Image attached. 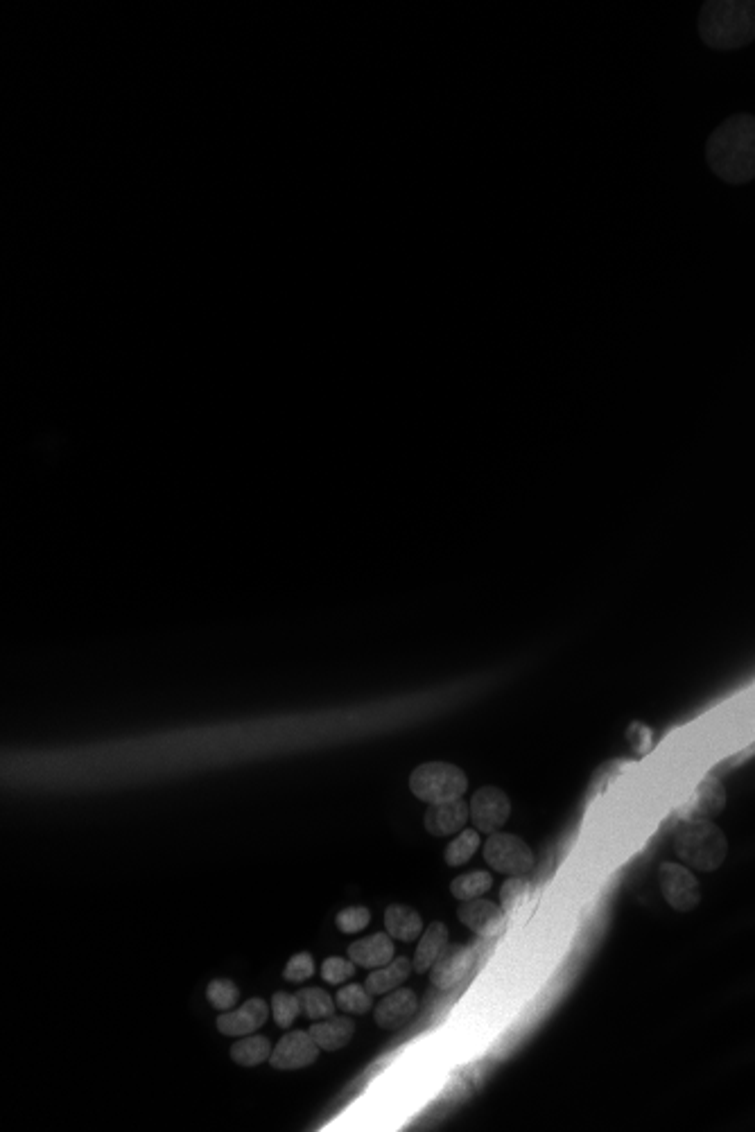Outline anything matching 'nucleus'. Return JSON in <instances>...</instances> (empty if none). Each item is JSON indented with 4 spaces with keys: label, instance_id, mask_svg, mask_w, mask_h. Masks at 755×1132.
<instances>
[{
    "label": "nucleus",
    "instance_id": "obj_1",
    "mask_svg": "<svg viewBox=\"0 0 755 1132\" xmlns=\"http://www.w3.org/2000/svg\"><path fill=\"white\" fill-rule=\"evenodd\" d=\"M710 170L726 184H749L755 179V116L737 113L726 118L706 145Z\"/></svg>",
    "mask_w": 755,
    "mask_h": 1132
},
{
    "label": "nucleus",
    "instance_id": "obj_2",
    "mask_svg": "<svg viewBox=\"0 0 755 1132\" xmlns=\"http://www.w3.org/2000/svg\"><path fill=\"white\" fill-rule=\"evenodd\" d=\"M699 34L715 50H735L755 39V0H708L701 5Z\"/></svg>",
    "mask_w": 755,
    "mask_h": 1132
},
{
    "label": "nucleus",
    "instance_id": "obj_3",
    "mask_svg": "<svg viewBox=\"0 0 755 1132\" xmlns=\"http://www.w3.org/2000/svg\"><path fill=\"white\" fill-rule=\"evenodd\" d=\"M676 855H679L685 864L710 873L724 864L726 857V839L724 832L719 830L715 823L708 818H697V821L685 823L674 839Z\"/></svg>",
    "mask_w": 755,
    "mask_h": 1132
},
{
    "label": "nucleus",
    "instance_id": "obj_4",
    "mask_svg": "<svg viewBox=\"0 0 755 1132\" xmlns=\"http://www.w3.org/2000/svg\"><path fill=\"white\" fill-rule=\"evenodd\" d=\"M412 794L428 805L464 798L468 789L466 773L448 762H425L410 776Z\"/></svg>",
    "mask_w": 755,
    "mask_h": 1132
},
{
    "label": "nucleus",
    "instance_id": "obj_5",
    "mask_svg": "<svg viewBox=\"0 0 755 1132\" xmlns=\"http://www.w3.org/2000/svg\"><path fill=\"white\" fill-rule=\"evenodd\" d=\"M484 859L502 875H527L534 868V852L514 834L493 832L484 843Z\"/></svg>",
    "mask_w": 755,
    "mask_h": 1132
},
{
    "label": "nucleus",
    "instance_id": "obj_6",
    "mask_svg": "<svg viewBox=\"0 0 755 1132\" xmlns=\"http://www.w3.org/2000/svg\"><path fill=\"white\" fill-rule=\"evenodd\" d=\"M468 809H471V821L475 825V830L484 834H493L500 832L502 825L509 821L511 800L505 791L489 785L475 791L471 803H468Z\"/></svg>",
    "mask_w": 755,
    "mask_h": 1132
},
{
    "label": "nucleus",
    "instance_id": "obj_7",
    "mask_svg": "<svg viewBox=\"0 0 755 1132\" xmlns=\"http://www.w3.org/2000/svg\"><path fill=\"white\" fill-rule=\"evenodd\" d=\"M658 879H661L663 895L672 909L692 911L699 904L701 900L699 882L688 868L667 861V864H663L661 870H658Z\"/></svg>",
    "mask_w": 755,
    "mask_h": 1132
},
{
    "label": "nucleus",
    "instance_id": "obj_8",
    "mask_svg": "<svg viewBox=\"0 0 755 1132\" xmlns=\"http://www.w3.org/2000/svg\"><path fill=\"white\" fill-rule=\"evenodd\" d=\"M319 1044L315 1042L310 1033L303 1031H290L285 1038L276 1044V1049L269 1056V1062L276 1069H301L308 1067L319 1056Z\"/></svg>",
    "mask_w": 755,
    "mask_h": 1132
},
{
    "label": "nucleus",
    "instance_id": "obj_9",
    "mask_svg": "<svg viewBox=\"0 0 755 1132\" xmlns=\"http://www.w3.org/2000/svg\"><path fill=\"white\" fill-rule=\"evenodd\" d=\"M466 821H471V809H468L464 798L430 805L425 812V830L432 837H453V834L464 830Z\"/></svg>",
    "mask_w": 755,
    "mask_h": 1132
},
{
    "label": "nucleus",
    "instance_id": "obj_10",
    "mask_svg": "<svg viewBox=\"0 0 755 1132\" xmlns=\"http://www.w3.org/2000/svg\"><path fill=\"white\" fill-rule=\"evenodd\" d=\"M505 916L507 913L502 911V907H498L496 902H491L487 898L468 900L462 904V909H459V920H462L466 927H471L475 934H480L484 938L498 936L500 931L505 929Z\"/></svg>",
    "mask_w": 755,
    "mask_h": 1132
},
{
    "label": "nucleus",
    "instance_id": "obj_11",
    "mask_svg": "<svg viewBox=\"0 0 755 1132\" xmlns=\"http://www.w3.org/2000/svg\"><path fill=\"white\" fill-rule=\"evenodd\" d=\"M473 965V952L468 947H453L444 949L439 961L432 965V983L441 990L455 988L457 983L466 979Z\"/></svg>",
    "mask_w": 755,
    "mask_h": 1132
},
{
    "label": "nucleus",
    "instance_id": "obj_12",
    "mask_svg": "<svg viewBox=\"0 0 755 1132\" xmlns=\"http://www.w3.org/2000/svg\"><path fill=\"white\" fill-rule=\"evenodd\" d=\"M724 803H726V794L722 782L713 776H708L699 782L697 789L692 791V796L688 798V803H685L681 812L688 821H697V818H708L719 814L724 809Z\"/></svg>",
    "mask_w": 755,
    "mask_h": 1132
},
{
    "label": "nucleus",
    "instance_id": "obj_13",
    "mask_svg": "<svg viewBox=\"0 0 755 1132\" xmlns=\"http://www.w3.org/2000/svg\"><path fill=\"white\" fill-rule=\"evenodd\" d=\"M267 1022V1004L263 999H249L245 1006L218 1017V1029L224 1035H249Z\"/></svg>",
    "mask_w": 755,
    "mask_h": 1132
},
{
    "label": "nucleus",
    "instance_id": "obj_14",
    "mask_svg": "<svg viewBox=\"0 0 755 1132\" xmlns=\"http://www.w3.org/2000/svg\"><path fill=\"white\" fill-rule=\"evenodd\" d=\"M416 1013V995L412 990L401 988L392 990V995L385 997L376 1006V1024L380 1029H398Z\"/></svg>",
    "mask_w": 755,
    "mask_h": 1132
},
{
    "label": "nucleus",
    "instance_id": "obj_15",
    "mask_svg": "<svg viewBox=\"0 0 755 1132\" xmlns=\"http://www.w3.org/2000/svg\"><path fill=\"white\" fill-rule=\"evenodd\" d=\"M349 956L355 965L362 968H383L394 961V943L389 934H373L358 940L349 947Z\"/></svg>",
    "mask_w": 755,
    "mask_h": 1132
},
{
    "label": "nucleus",
    "instance_id": "obj_16",
    "mask_svg": "<svg viewBox=\"0 0 755 1132\" xmlns=\"http://www.w3.org/2000/svg\"><path fill=\"white\" fill-rule=\"evenodd\" d=\"M315 1042L319 1044V1049L324 1051H337L346 1047V1044L351 1042L353 1033H355V1024L349 1017H328V1020H321L315 1022L310 1026L308 1031Z\"/></svg>",
    "mask_w": 755,
    "mask_h": 1132
},
{
    "label": "nucleus",
    "instance_id": "obj_17",
    "mask_svg": "<svg viewBox=\"0 0 755 1132\" xmlns=\"http://www.w3.org/2000/svg\"><path fill=\"white\" fill-rule=\"evenodd\" d=\"M448 945V929L444 922H432V925L423 931L421 943L416 947L414 954V972H428L432 965L439 961Z\"/></svg>",
    "mask_w": 755,
    "mask_h": 1132
},
{
    "label": "nucleus",
    "instance_id": "obj_18",
    "mask_svg": "<svg viewBox=\"0 0 755 1132\" xmlns=\"http://www.w3.org/2000/svg\"><path fill=\"white\" fill-rule=\"evenodd\" d=\"M385 929L392 938L403 940V943H412L414 938H419L423 934V920L412 907L392 904L385 913Z\"/></svg>",
    "mask_w": 755,
    "mask_h": 1132
},
{
    "label": "nucleus",
    "instance_id": "obj_19",
    "mask_svg": "<svg viewBox=\"0 0 755 1132\" xmlns=\"http://www.w3.org/2000/svg\"><path fill=\"white\" fill-rule=\"evenodd\" d=\"M412 970L414 965L410 963V959L401 956V959L389 961L387 965H383V968L373 970L364 983H367V990L371 995H385V992H392L394 988L401 986V983L410 977Z\"/></svg>",
    "mask_w": 755,
    "mask_h": 1132
},
{
    "label": "nucleus",
    "instance_id": "obj_20",
    "mask_svg": "<svg viewBox=\"0 0 755 1132\" xmlns=\"http://www.w3.org/2000/svg\"><path fill=\"white\" fill-rule=\"evenodd\" d=\"M269 1056H272V1047H269V1040L263 1038V1035H251V1038L240 1040L231 1047V1058L245 1067L260 1065Z\"/></svg>",
    "mask_w": 755,
    "mask_h": 1132
},
{
    "label": "nucleus",
    "instance_id": "obj_21",
    "mask_svg": "<svg viewBox=\"0 0 755 1132\" xmlns=\"http://www.w3.org/2000/svg\"><path fill=\"white\" fill-rule=\"evenodd\" d=\"M529 884L525 882L523 877H511L507 879L505 884L500 888V904H502V911L507 913L509 918H518L520 911H525L527 902H529Z\"/></svg>",
    "mask_w": 755,
    "mask_h": 1132
},
{
    "label": "nucleus",
    "instance_id": "obj_22",
    "mask_svg": "<svg viewBox=\"0 0 755 1132\" xmlns=\"http://www.w3.org/2000/svg\"><path fill=\"white\" fill-rule=\"evenodd\" d=\"M297 997L301 1001V1010L310 1020H328L335 1015V1001L326 990L303 988Z\"/></svg>",
    "mask_w": 755,
    "mask_h": 1132
},
{
    "label": "nucleus",
    "instance_id": "obj_23",
    "mask_svg": "<svg viewBox=\"0 0 755 1132\" xmlns=\"http://www.w3.org/2000/svg\"><path fill=\"white\" fill-rule=\"evenodd\" d=\"M493 884V877L489 873H482V870H475V873H468L457 877L453 884H450V891L457 900L468 902V900H475V898H482L484 893L489 891Z\"/></svg>",
    "mask_w": 755,
    "mask_h": 1132
},
{
    "label": "nucleus",
    "instance_id": "obj_24",
    "mask_svg": "<svg viewBox=\"0 0 755 1132\" xmlns=\"http://www.w3.org/2000/svg\"><path fill=\"white\" fill-rule=\"evenodd\" d=\"M480 841H482L480 832L464 827V830L459 832V837L448 843L446 848L448 866H464L466 861L475 855L477 848H480Z\"/></svg>",
    "mask_w": 755,
    "mask_h": 1132
},
{
    "label": "nucleus",
    "instance_id": "obj_25",
    "mask_svg": "<svg viewBox=\"0 0 755 1132\" xmlns=\"http://www.w3.org/2000/svg\"><path fill=\"white\" fill-rule=\"evenodd\" d=\"M371 997H373V995L367 990V986L362 988V986H358V983H353V986L340 988V992H337V999H335V1001H337V1006H340L342 1010H346V1013H351V1015H364V1013H369V1010H371V1004H373Z\"/></svg>",
    "mask_w": 755,
    "mask_h": 1132
},
{
    "label": "nucleus",
    "instance_id": "obj_26",
    "mask_svg": "<svg viewBox=\"0 0 755 1132\" xmlns=\"http://www.w3.org/2000/svg\"><path fill=\"white\" fill-rule=\"evenodd\" d=\"M272 1013L281 1029H290L292 1022L297 1020V1015L301 1013V1001L299 997L288 995V992H276L272 997Z\"/></svg>",
    "mask_w": 755,
    "mask_h": 1132
},
{
    "label": "nucleus",
    "instance_id": "obj_27",
    "mask_svg": "<svg viewBox=\"0 0 755 1132\" xmlns=\"http://www.w3.org/2000/svg\"><path fill=\"white\" fill-rule=\"evenodd\" d=\"M206 995H208V1001H211L213 1008L231 1010L238 1001V988L233 986L231 981L218 979V981H211V986H208Z\"/></svg>",
    "mask_w": 755,
    "mask_h": 1132
},
{
    "label": "nucleus",
    "instance_id": "obj_28",
    "mask_svg": "<svg viewBox=\"0 0 755 1132\" xmlns=\"http://www.w3.org/2000/svg\"><path fill=\"white\" fill-rule=\"evenodd\" d=\"M355 974V963L340 959V956H331L321 965V977L328 983H344Z\"/></svg>",
    "mask_w": 755,
    "mask_h": 1132
},
{
    "label": "nucleus",
    "instance_id": "obj_29",
    "mask_svg": "<svg viewBox=\"0 0 755 1132\" xmlns=\"http://www.w3.org/2000/svg\"><path fill=\"white\" fill-rule=\"evenodd\" d=\"M369 920H371L369 909L351 907L337 916V927H340L344 934H358V931L369 925Z\"/></svg>",
    "mask_w": 755,
    "mask_h": 1132
},
{
    "label": "nucleus",
    "instance_id": "obj_30",
    "mask_svg": "<svg viewBox=\"0 0 755 1132\" xmlns=\"http://www.w3.org/2000/svg\"><path fill=\"white\" fill-rule=\"evenodd\" d=\"M312 972H315V961H312V956L301 952V954H294L290 963L285 965V979L288 981H306L312 977Z\"/></svg>",
    "mask_w": 755,
    "mask_h": 1132
}]
</instances>
